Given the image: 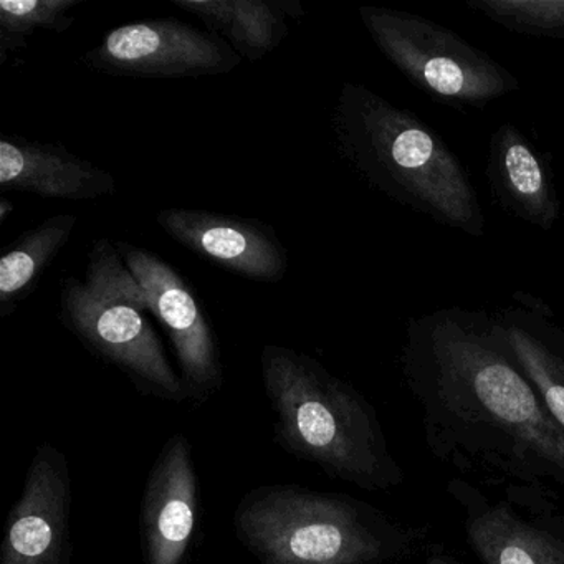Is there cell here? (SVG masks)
I'll return each mask as SVG.
<instances>
[{
  "label": "cell",
  "instance_id": "4fadbf2b",
  "mask_svg": "<svg viewBox=\"0 0 564 564\" xmlns=\"http://www.w3.org/2000/svg\"><path fill=\"white\" fill-rule=\"evenodd\" d=\"M117 180L62 144L4 134L0 140V193L87 203L111 196Z\"/></svg>",
  "mask_w": 564,
  "mask_h": 564
},
{
  "label": "cell",
  "instance_id": "3957f363",
  "mask_svg": "<svg viewBox=\"0 0 564 564\" xmlns=\"http://www.w3.org/2000/svg\"><path fill=\"white\" fill-rule=\"evenodd\" d=\"M260 371L273 435L286 454L361 490L404 484L378 412L358 389L318 359L282 345L263 346Z\"/></svg>",
  "mask_w": 564,
  "mask_h": 564
},
{
  "label": "cell",
  "instance_id": "2e32d148",
  "mask_svg": "<svg viewBox=\"0 0 564 564\" xmlns=\"http://www.w3.org/2000/svg\"><path fill=\"white\" fill-rule=\"evenodd\" d=\"M498 316L521 369L564 431V329L528 303Z\"/></svg>",
  "mask_w": 564,
  "mask_h": 564
},
{
  "label": "cell",
  "instance_id": "5b68a950",
  "mask_svg": "<svg viewBox=\"0 0 564 564\" xmlns=\"http://www.w3.org/2000/svg\"><path fill=\"white\" fill-rule=\"evenodd\" d=\"M150 300L110 239L95 240L84 280L62 285L61 322L101 361L120 369L144 395L191 401L151 323Z\"/></svg>",
  "mask_w": 564,
  "mask_h": 564
},
{
  "label": "cell",
  "instance_id": "ba28073f",
  "mask_svg": "<svg viewBox=\"0 0 564 564\" xmlns=\"http://www.w3.org/2000/svg\"><path fill=\"white\" fill-rule=\"evenodd\" d=\"M240 62L226 41L177 19L120 25L82 57L90 70L147 80L217 77L236 70Z\"/></svg>",
  "mask_w": 564,
  "mask_h": 564
},
{
  "label": "cell",
  "instance_id": "d6986e66",
  "mask_svg": "<svg viewBox=\"0 0 564 564\" xmlns=\"http://www.w3.org/2000/svg\"><path fill=\"white\" fill-rule=\"evenodd\" d=\"M467 8L518 34L564 39V0H468Z\"/></svg>",
  "mask_w": 564,
  "mask_h": 564
},
{
  "label": "cell",
  "instance_id": "8992f818",
  "mask_svg": "<svg viewBox=\"0 0 564 564\" xmlns=\"http://www.w3.org/2000/svg\"><path fill=\"white\" fill-rule=\"evenodd\" d=\"M358 14L379 52L432 97L485 105L520 88L514 75L451 29L395 9L365 6Z\"/></svg>",
  "mask_w": 564,
  "mask_h": 564
},
{
  "label": "cell",
  "instance_id": "ac0fdd59",
  "mask_svg": "<svg viewBox=\"0 0 564 564\" xmlns=\"http://www.w3.org/2000/svg\"><path fill=\"white\" fill-rule=\"evenodd\" d=\"M84 0H4L0 2V67L28 47L37 32L62 34L75 24V9Z\"/></svg>",
  "mask_w": 564,
  "mask_h": 564
},
{
  "label": "cell",
  "instance_id": "7c38bea8",
  "mask_svg": "<svg viewBox=\"0 0 564 564\" xmlns=\"http://www.w3.org/2000/svg\"><path fill=\"white\" fill-rule=\"evenodd\" d=\"M199 518V478L186 435L174 434L154 460L141 501L144 564H186Z\"/></svg>",
  "mask_w": 564,
  "mask_h": 564
},
{
  "label": "cell",
  "instance_id": "9c48e42d",
  "mask_svg": "<svg viewBox=\"0 0 564 564\" xmlns=\"http://www.w3.org/2000/svg\"><path fill=\"white\" fill-rule=\"evenodd\" d=\"M117 249L173 345L191 401L204 404L223 388L224 368L216 332L199 296L173 265L151 250L123 240Z\"/></svg>",
  "mask_w": 564,
  "mask_h": 564
},
{
  "label": "cell",
  "instance_id": "277c9868",
  "mask_svg": "<svg viewBox=\"0 0 564 564\" xmlns=\"http://www.w3.org/2000/svg\"><path fill=\"white\" fill-rule=\"evenodd\" d=\"M234 530L259 564H386L424 540V531L368 501L300 485L249 491L237 505Z\"/></svg>",
  "mask_w": 564,
  "mask_h": 564
},
{
  "label": "cell",
  "instance_id": "e0dca14e",
  "mask_svg": "<svg viewBox=\"0 0 564 564\" xmlns=\"http://www.w3.org/2000/svg\"><path fill=\"white\" fill-rule=\"evenodd\" d=\"M75 214H57L19 236L0 259V318L12 315L41 283L48 267L70 242Z\"/></svg>",
  "mask_w": 564,
  "mask_h": 564
},
{
  "label": "cell",
  "instance_id": "8fae6325",
  "mask_svg": "<svg viewBox=\"0 0 564 564\" xmlns=\"http://www.w3.org/2000/svg\"><path fill=\"white\" fill-rule=\"evenodd\" d=\"M156 223L194 256L242 279L279 283L289 270V250L275 229L253 217L167 207L156 214Z\"/></svg>",
  "mask_w": 564,
  "mask_h": 564
},
{
  "label": "cell",
  "instance_id": "44dd1931",
  "mask_svg": "<svg viewBox=\"0 0 564 564\" xmlns=\"http://www.w3.org/2000/svg\"><path fill=\"white\" fill-rule=\"evenodd\" d=\"M425 564H464L460 561L454 560V557L445 556V554H434V556L429 557L425 561Z\"/></svg>",
  "mask_w": 564,
  "mask_h": 564
},
{
  "label": "cell",
  "instance_id": "30bf717a",
  "mask_svg": "<svg viewBox=\"0 0 564 564\" xmlns=\"http://www.w3.org/2000/svg\"><path fill=\"white\" fill-rule=\"evenodd\" d=\"M72 478L61 448L39 445L8 518L0 564H68Z\"/></svg>",
  "mask_w": 564,
  "mask_h": 564
},
{
  "label": "cell",
  "instance_id": "7a4b0ae2",
  "mask_svg": "<svg viewBox=\"0 0 564 564\" xmlns=\"http://www.w3.org/2000/svg\"><path fill=\"white\" fill-rule=\"evenodd\" d=\"M332 131L341 160L371 189L442 226L485 236V216L464 164L412 111L346 82L333 105Z\"/></svg>",
  "mask_w": 564,
  "mask_h": 564
},
{
  "label": "cell",
  "instance_id": "6da1fadb",
  "mask_svg": "<svg viewBox=\"0 0 564 564\" xmlns=\"http://www.w3.org/2000/svg\"><path fill=\"white\" fill-rule=\"evenodd\" d=\"M402 378L429 452L480 481L564 488V431L511 349L500 316L442 308L405 328Z\"/></svg>",
  "mask_w": 564,
  "mask_h": 564
},
{
  "label": "cell",
  "instance_id": "52a82bcc",
  "mask_svg": "<svg viewBox=\"0 0 564 564\" xmlns=\"http://www.w3.org/2000/svg\"><path fill=\"white\" fill-rule=\"evenodd\" d=\"M447 494L484 564H564V517L547 488L451 478Z\"/></svg>",
  "mask_w": 564,
  "mask_h": 564
},
{
  "label": "cell",
  "instance_id": "5bb4252c",
  "mask_svg": "<svg viewBox=\"0 0 564 564\" xmlns=\"http://www.w3.org/2000/svg\"><path fill=\"white\" fill-rule=\"evenodd\" d=\"M491 193L511 216L550 230L560 217V199L550 161L513 124L490 138L487 163Z\"/></svg>",
  "mask_w": 564,
  "mask_h": 564
},
{
  "label": "cell",
  "instance_id": "9a60e30c",
  "mask_svg": "<svg viewBox=\"0 0 564 564\" xmlns=\"http://www.w3.org/2000/svg\"><path fill=\"white\" fill-rule=\"evenodd\" d=\"M171 4L196 15L207 32L249 62L276 51L289 35L290 21L305 15L299 0H171Z\"/></svg>",
  "mask_w": 564,
  "mask_h": 564
},
{
  "label": "cell",
  "instance_id": "ffe728a7",
  "mask_svg": "<svg viewBox=\"0 0 564 564\" xmlns=\"http://www.w3.org/2000/svg\"><path fill=\"white\" fill-rule=\"evenodd\" d=\"M14 209V203H11V200L6 199V197H2V199H0V224L8 223V219L9 217L12 216Z\"/></svg>",
  "mask_w": 564,
  "mask_h": 564
}]
</instances>
